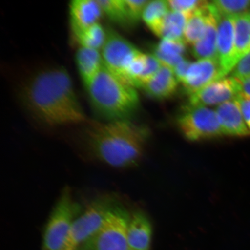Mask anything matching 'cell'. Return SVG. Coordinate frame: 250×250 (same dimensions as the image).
<instances>
[{
	"mask_svg": "<svg viewBox=\"0 0 250 250\" xmlns=\"http://www.w3.org/2000/svg\"><path fill=\"white\" fill-rule=\"evenodd\" d=\"M189 17L182 12L170 11L164 19L158 36L162 39L184 40V31Z\"/></svg>",
	"mask_w": 250,
	"mask_h": 250,
	"instance_id": "20",
	"label": "cell"
},
{
	"mask_svg": "<svg viewBox=\"0 0 250 250\" xmlns=\"http://www.w3.org/2000/svg\"><path fill=\"white\" fill-rule=\"evenodd\" d=\"M86 88L94 110L107 122L129 120L138 109L139 97L135 87L105 66Z\"/></svg>",
	"mask_w": 250,
	"mask_h": 250,
	"instance_id": "3",
	"label": "cell"
},
{
	"mask_svg": "<svg viewBox=\"0 0 250 250\" xmlns=\"http://www.w3.org/2000/svg\"><path fill=\"white\" fill-rule=\"evenodd\" d=\"M209 12L210 4L190 15L184 31V39L186 43L194 45L202 38L206 31Z\"/></svg>",
	"mask_w": 250,
	"mask_h": 250,
	"instance_id": "21",
	"label": "cell"
},
{
	"mask_svg": "<svg viewBox=\"0 0 250 250\" xmlns=\"http://www.w3.org/2000/svg\"><path fill=\"white\" fill-rule=\"evenodd\" d=\"M186 43L184 40L162 39L153 49V55L157 58L162 65L173 70L185 59L184 55L186 52Z\"/></svg>",
	"mask_w": 250,
	"mask_h": 250,
	"instance_id": "18",
	"label": "cell"
},
{
	"mask_svg": "<svg viewBox=\"0 0 250 250\" xmlns=\"http://www.w3.org/2000/svg\"><path fill=\"white\" fill-rule=\"evenodd\" d=\"M239 80L240 84V95L250 99V77Z\"/></svg>",
	"mask_w": 250,
	"mask_h": 250,
	"instance_id": "32",
	"label": "cell"
},
{
	"mask_svg": "<svg viewBox=\"0 0 250 250\" xmlns=\"http://www.w3.org/2000/svg\"><path fill=\"white\" fill-rule=\"evenodd\" d=\"M210 9L221 17H236L250 10V0H216L211 1Z\"/></svg>",
	"mask_w": 250,
	"mask_h": 250,
	"instance_id": "24",
	"label": "cell"
},
{
	"mask_svg": "<svg viewBox=\"0 0 250 250\" xmlns=\"http://www.w3.org/2000/svg\"><path fill=\"white\" fill-rule=\"evenodd\" d=\"M130 215L118 204L109 212L98 232L82 250H130L127 240Z\"/></svg>",
	"mask_w": 250,
	"mask_h": 250,
	"instance_id": "7",
	"label": "cell"
},
{
	"mask_svg": "<svg viewBox=\"0 0 250 250\" xmlns=\"http://www.w3.org/2000/svg\"><path fill=\"white\" fill-rule=\"evenodd\" d=\"M148 130L130 120L95 123L87 128L85 145L97 160L114 168L136 164L148 139Z\"/></svg>",
	"mask_w": 250,
	"mask_h": 250,
	"instance_id": "2",
	"label": "cell"
},
{
	"mask_svg": "<svg viewBox=\"0 0 250 250\" xmlns=\"http://www.w3.org/2000/svg\"><path fill=\"white\" fill-rule=\"evenodd\" d=\"M240 94L239 80L231 76L225 77L214 81L189 96L188 104L203 107L218 106L224 103L233 101Z\"/></svg>",
	"mask_w": 250,
	"mask_h": 250,
	"instance_id": "9",
	"label": "cell"
},
{
	"mask_svg": "<svg viewBox=\"0 0 250 250\" xmlns=\"http://www.w3.org/2000/svg\"><path fill=\"white\" fill-rule=\"evenodd\" d=\"M214 15L216 17L218 23V60L222 75L225 78L228 74L231 73L236 65L234 44V17H221L215 14Z\"/></svg>",
	"mask_w": 250,
	"mask_h": 250,
	"instance_id": "10",
	"label": "cell"
},
{
	"mask_svg": "<svg viewBox=\"0 0 250 250\" xmlns=\"http://www.w3.org/2000/svg\"><path fill=\"white\" fill-rule=\"evenodd\" d=\"M171 11L182 12L189 16L199 9L208 7L210 2L205 0H170L168 1Z\"/></svg>",
	"mask_w": 250,
	"mask_h": 250,
	"instance_id": "26",
	"label": "cell"
},
{
	"mask_svg": "<svg viewBox=\"0 0 250 250\" xmlns=\"http://www.w3.org/2000/svg\"><path fill=\"white\" fill-rule=\"evenodd\" d=\"M118 203L111 195H103L94 199L80 212L72 225L65 250H78L98 232L109 212Z\"/></svg>",
	"mask_w": 250,
	"mask_h": 250,
	"instance_id": "5",
	"label": "cell"
},
{
	"mask_svg": "<svg viewBox=\"0 0 250 250\" xmlns=\"http://www.w3.org/2000/svg\"><path fill=\"white\" fill-rule=\"evenodd\" d=\"M215 111L223 136L243 137L250 134L236 99L217 106Z\"/></svg>",
	"mask_w": 250,
	"mask_h": 250,
	"instance_id": "12",
	"label": "cell"
},
{
	"mask_svg": "<svg viewBox=\"0 0 250 250\" xmlns=\"http://www.w3.org/2000/svg\"><path fill=\"white\" fill-rule=\"evenodd\" d=\"M149 1V0H125L131 24L134 25L139 22Z\"/></svg>",
	"mask_w": 250,
	"mask_h": 250,
	"instance_id": "28",
	"label": "cell"
},
{
	"mask_svg": "<svg viewBox=\"0 0 250 250\" xmlns=\"http://www.w3.org/2000/svg\"><path fill=\"white\" fill-rule=\"evenodd\" d=\"M235 62L250 53V9L234 18Z\"/></svg>",
	"mask_w": 250,
	"mask_h": 250,
	"instance_id": "19",
	"label": "cell"
},
{
	"mask_svg": "<svg viewBox=\"0 0 250 250\" xmlns=\"http://www.w3.org/2000/svg\"><path fill=\"white\" fill-rule=\"evenodd\" d=\"M103 13L114 22L131 26L125 0H98Z\"/></svg>",
	"mask_w": 250,
	"mask_h": 250,
	"instance_id": "25",
	"label": "cell"
},
{
	"mask_svg": "<svg viewBox=\"0 0 250 250\" xmlns=\"http://www.w3.org/2000/svg\"><path fill=\"white\" fill-rule=\"evenodd\" d=\"M236 100L239 103L243 118L250 131V99L240 94Z\"/></svg>",
	"mask_w": 250,
	"mask_h": 250,
	"instance_id": "30",
	"label": "cell"
},
{
	"mask_svg": "<svg viewBox=\"0 0 250 250\" xmlns=\"http://www.w3.org/2000/svg\"><path fill=\"white\" fill-rule=\"evenodd\" d=\"M106 31L99 23L74 33L80 46L101 50L107 39Z\"/></svg>",
	"mask_w": 250,
	"mask_h": 250,
	"instance_id": "23",
	"label": "cell"
},
{
	"mask_svg": "<svg viewBox=\"0 0 250 250\" xmlns=\"http://www.w3.org/2000/svg\"><path fill=\"white\" fill-rule=\"evenodd\" d=\"M176 76L170 68L162 66L157 74L142 87L153 99L164 100L173 96L177 89Z\"/></svg>",
	"mask_w": 250,
	"mask_h": 250,
	"instance_id": "15",
	"label": "cell"
},
{
	"mask_svg": "<svg viewBox=\"0 0 250 250\" xmlns=\"http://www.w3.org/2000/svg\"><path fill=\"white\" fill-rule=\"evenodd\" d=\"M224 78L217 59H201L190 64L182 83L184 92L189 96Z\"/></svg>",
	"mask_w": 250,
	"mask_h": 250,
	"instance_id": "11",
	"label": "cell"
},
{
	"mask_svg": "<svg viewBox=\"0 0 250 250\" xmlns=\"http://www.w3.org/2000/svg\"><path fill=\"white\" fill-rule=\"evenodd\" d=\"M100 50L80 46L76 54V62L80 76L85 87L104 66Z\"/></svg>",
	"mask_w": 250,
	"mask_h": 250,
	"instance_id": "16",
	"label": "cell"
},
{
	"mask_svg": "<svg viewBox=\"0 0 250 250\" xmlns=\"http://www.w3.org/2000/svg\"><path fill=\"white\" fill-rule=\"evenodd\" d=\"M191 63V62L184 59L174 68L173 71L179 83H182L183 82Z\"/></svg>",
	"mask_w": 250,
	"mask_h": 250,
	"instance_id": "31",
	"label": "cell"
},
{
	"mask_svg": "<svg viewBox=\"0 0 250 250\" xmlns=\"http://www.w3.org/2000/svg\"><path fill=\"white\" fill-rule=\"evenodd\" d=\"M69 12L74 33L99 23L103 14L98 0H73L69 5Z\"/></svg>",
	"mask_w": 250,
	"mask_h": 250,
	"instance_id": "13",
	"label": "cell"
},
{
	"mask_svg": "<svg viewBox=\"0 0 250 250\" xmlns=\"http://www.w3.org/2000/svg\"><path fill=\"white\" fill-rule=\"evenodd\" d=\"M152 236L151 223L142 212L130 215L127 240L130 250H149Z\"/></svg>",
	"mask_w": 250,
	"mask_h": 250,
	"instance_id": "14",
	"label": "cell"
},
{
	"mask_svg": "<svg viewBox=\"0 0 250 250\" xmlns=\"http://www.w3.org/2000/svg\"><path fill=\"white\" fill-rule=\"evenodd\" d=\"M80 210L70 188H64L47 221L42 250H65L72 225Z\"/></svg>",
	"mask_w": 250,
	"mask_h": 250,
	"instance_id": "4",
	"label": "cell"
},
{
	"mask_svg": "<svg viewBox=\"0 0 250 250\" xmlns=\"http://www.w3.org/2000/svg\"><path fill=\"white\" fill-rule=\"evenodd\" d=\"M24 97L31 112L48 126L80 124L86 120L70 76L64 68L34 75L25 87Z\"/></svg>",
	"mask_w": 250,
	"mask_h": 250,
	"instance_id": "1",
	"label": "cell"
},
{
	"mask_svg": "<svg viewBox=\"0 0 250 250\" xmlns=\"http://www.w3.org/2000/svg\"><path fill=\"white\" fill-rule=\"evenodd\" d=\"M230 74L238 80L250 77V53L237 62Z\"/></svg>",
	"mask_w": 250,
	"mask_h": 250,
	"instance_id": "29",
	"label": "cell"
},
{
	"mask_svg": "<svg viewBox=\"0 0 250 250\" xmlns=\"http://www.w3.org/2000/svg\"><path fill=\"white\" fill-rule=\"evenodd\" d=\"M162 66L161 62L154 55L146 54V66L140 78L138 88H142L144 85L151 80L157 74Z\"/></svg>",
	"mask_w": 250,
	"mask_h": 250,
	"instance_id": "27",
	"label": "cell"
},
{
	"mask_svg": "<svg viewBox=\"0 0 250 250\" xmlns=\"http://www.w3.org/2000/svg\"><path fill=\"white\" fill-rule=\"evenodd\" d=\"M107 31V39L101 50L103 62L108 70L122 80L125 68L139 50L116 31Z\"/></svg>",
	"mask_w": 250,
	"mask_h": 250,
	"instance_id": "8",
	"label": "cell"
},
{
	"mask_svg": "<svg viewBox=\"0 0 250 250\" xmlns=\"http://www.w3.org/2000/svg\"><path fill=\"white\" fill-rule=\"evenodd\" d=\"M217 27L216 17L210 7L204 35L198 42L193 45V55L198 60H201V59H217L218 60Z\"/></svg>",
	"mask_w": 250,
	"mask_h": 250,
	"instance_id": "17",
	"label": "cell"
},
{
	"mask_svg": "<svg viewBox=\"0 0 250 250\" xmlns=\"http://www.w3.org/2000/svg\"><path fill=\"white\" fill-rule=\"evenodd\" d=\"M168 1L156 0L149 1L144 11L142 18L149 29L158 36L162 23L169 12Z\"/></svg>",
	"mask_w": 250,
	"mask_h": 250,
	"instance_id": "22",
	"label": "cell"
},
{
	"mask_svg": "<svg viewBox=\"0 0 250 250\" xmlns=\"http://www.w3.org/2000/svg\"><path fill=\"white\" fill-rule=\"evenodd\" d=\"M181 132L190 142L218 138L223 136L215 110L188 104L177 118Z\"/></svg>",
	"mask_w": 250,
	"mask_h": 250,
	"instance_id": "6",
	"label": "cell"
}]
</instances>
